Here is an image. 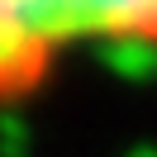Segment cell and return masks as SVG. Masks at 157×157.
Masks as SVG:
<instances>
[{
  "mask_svg": "<svg viewBox=\"0 0 157 157\" xmlns=\"http://www.w3.org/2000/svg\"><path fill=\"white\" fill-rule=\"evenodd\" d=\"M157 0H5L10 57L76 38H152Z\"/></svg>",
  "mask_w": 157,
  "mask_h": 157,
  "instance_id": "cell-1",
  "label": "cell"
}]
</instances>
